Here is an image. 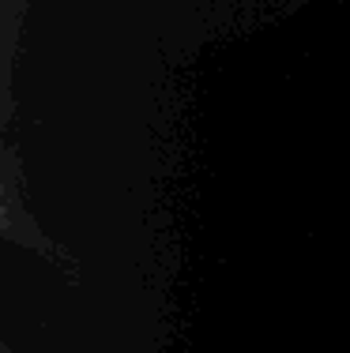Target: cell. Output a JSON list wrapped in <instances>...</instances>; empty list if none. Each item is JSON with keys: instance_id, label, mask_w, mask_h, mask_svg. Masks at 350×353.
<instances>
[]
</instances>
